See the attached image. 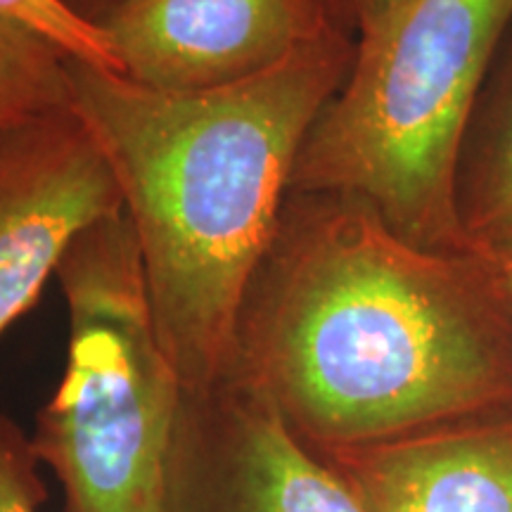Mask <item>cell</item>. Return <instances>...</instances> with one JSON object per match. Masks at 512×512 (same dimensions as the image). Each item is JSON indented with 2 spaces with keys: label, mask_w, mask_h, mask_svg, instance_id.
<instances>
[{
  "label": "cell",
  "mask_w": 512,
  "mask_h": 512,
  "mask_svg": "<svg viewBox=\"0 0 512 512\" xmlns=\"http://www.w3.org/2000/svg\"><path fill=\"white\" fill-rule=\"evenodd\" d=\"M510 19L512 0H406L358 34L290 192L356 197L415 245L475 252L460 171L472 107Z\"/></svg>",
  "instance_id": "obj_3"
},
{
  "label": "cell",
  "mask_w": 512,
  "mask_h": 512,
  "mask_svg": "<svg viewBox=\"0 0 512 512\" xmlns=\"http://www.w3.org/2000/svg\"><path fill=\"white\" fill-rule=\"evenodd\" d=\"M477 252H482L486 259L494 264V268L503 280L505 292H508V297L512 302V242H505V245H496V247L477 249Z\"/></svg>",
  "instance_id": "obj_14"
},
{
  "label": "cell",
  "mask_w": 512,
  "mask_h": 512,
  "mask_svg": "<svg viewBox=\"0 0 512 512\" xmlns=\"http://www.w3.org/2000/svg\"><path fill=\"white\" fill-rule=\"evenodd\" d=\"M67 10H72L74 15H79L81 19H86V22L95 24L98 19L105 15V12H110L114 5H119L121 0H60Z\"/></svg>",
  "instance_id": "obj_15"
},
{
  "label": "cell",
  "mask_w": 512,
  "mask_h": 512,
  "mask_svg": "<svg viewBox=\"0 0 512 512\" xmlns=\"http://www.w3.org/2000/svg\"><path fill=\"white\" fill-rule=\"evenodd\" d=\"M318 456L368 512H512V411Z\"/></svg>",
  "instance_id": "obj_8"
},
{
  "label": "cell",
  "mask_w": 512,
  "mask_h": 512,
  "mask_svg": "<svg viewBox=\"0 0 512 512\" xmlns=\"http://www.w3.org/2000/svg\"><path fill=\"white\" fill-rule=\"evenodd\" d=\"M95 27L124 79L204 93L268 72L339 24L323 0H121Z\"/></svg>",
  "instance_id": "obj_7"
},
{
  "label": "cell",
  "mask_w": 512,
  "mask_h": 512,
  "mask_svg": "<svg viewBox=\"0 0 512 512\" xmlns=\"http://www.w3.org/2000/svg\"><path fill=\"white\" fill-rule=\"evenodd\" d=\"M323 3L339 27L347 29L351 36H358L380 24L406 0H323Z\"/></svg>",
  "instance_id": "obj_13"
},
{
  "label": "cell",
  "mask_w": 512,
  "mask_h": 512,
  "mask_svg": "<svg viewBox=\"0 0 512 512\" xmlns=\"http://www.w3.org/2000/svg\"><path fill=\"white\" fill-rule=\"evenodd\" d=\"M501 88L475 164L460 176V216L475 252L512 242V72Z\"/></svg>",
  "instance_id": "obj_9"
},
{
  "label": "cell",
  "mask_w": 512,
  "mask_h": 512,
  "mask_svg": "<svg viewBox=\"0 0 512 512\" xmlns=\"http://www.w3.org/2000/svg\"><path fill=\"white\" fill-rule=\"evenodd\" d=\"M226 377L313 451L512 411V302L482 252L401 238L356 197L290 192Z\"/></svg>",
  "instance_id": "obj_1"
},
{
  "label": "cell",
  "mask_w": 512,
  "mask_h": 512,
  "mask_svg": "<svg viewBox=\"0 0 512 512\" xmlns=\"http://www.w3.org/2000/svg\"><path fill=\"white\" fill-rule=\"evenodd\" d=\"M29 434L0 413V512H41L48 489Z\"/></svg>",
  "instance_id": "obj_12"
},
{
  "label": "cell",
  "mask_w": 512,
  "mask_h": 512,
  "mask_svg": "<svg viewBox=\"0 0 512 512\" xmlns=\"http://www.w3.org/2000/svg\"><path fill=\"white\" fill-rule=\"evenodd\" d=\"M67 62L48 38L0 17V131L29 114L69 105Z\"/></svg>",
  "instance_id": "obj_10"
},
{
  "label": "cell",
  "mask_w": 512,
  "mask_h": 512,
  "mask_svg": "<svg viewBox=\"0 0 512 512\" xmlns=\"http://www.w3.org/2000/svg\"><path fill=\"white\" fill-rule=\"evenodd\" d=\"M354 53L356 36L335 27L268 72L204 93L152 91L69 57V105L110 159L159 339L188 389L226 380L299 152Z\"/></svg>",
  "instance_id": "obj_2"
},
{
  "label": "cell",
  "mask_w": 512,
  "mask_h": 512,
  "mask_svg": "<svg viewBox=\"0 0 512 512\" xmlns=\"http://www.w3.org/2000/svg\"><path fill=\"white\" fill-rule=\"evenodd\" d=\"M55 278L67 363L31 448L60 482L64 512H159L188 387L159 339L124 211L86 230Z\"/></svg>",
  "instance_id": "obj_4"
},
{
  "label": "cell",
  "mask_w": 512,
  "mask_h": 512,
  "mask_svg": "<svg viewBox=\"0 0 512 512\" xmlns=\"http://www.w3.org/2000/svg\"><path fill=\"white\" fill-rule=\"evenodd\" d=\"M0 17L48 38L67 57L117 72V62L102 31L64 8L60 0H0Z\"/></svg>",
  "instance_id": "obj_11"
},
{
  "label": "cell",
  "mask_w": 512,
  "mask_h": 512,
  "mask_svg": "<svg viewBox=\"0 0 512 512\" xmlns=\"http://www.w3.org/2000/svg\"><path fill=\"white\" fill-rule=\"evenodd\" d=\"M121 211L110 159L72 105L0 131V335L38 302L74 242Z\"/></svg>",
  "instance_id": "obj_6"
},
{
  "label": "cell",
  "mask_w": 512,
  "mask_h": 512,
  "mask_svg": "<svg viewBox=\"0 0 512 512\" xmlns=\"http://www.w3.org/2000/svg\"><path fill=\"white\" fill-rule=\"evenodd\" d=\"M159 512H368L278 408L233 377L188 389Z\"/></svg>",
  "instance_id": "obj_5"
}]
</instances>
